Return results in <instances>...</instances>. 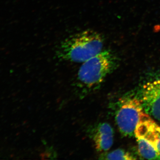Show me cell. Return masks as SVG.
Returning <instances> with one entry per match:
<instances>
[{
	"mask_svg": "<svg viewBox=\"0 0 160 160\" xmlns=\"http://www.w3.org/2000/svg\"><path fill=\"white\" fill-rule=\"evenodd\" d=\"M102 36L87 30L68 38L60 44L56 54L63 61L83 63L99 54L102 49Z\"/></svg>",
	"mask_w": 160,
	"mask_h": 160,
	"instance_id": "6da1fadb",
	"label": "cell"
},
{
	"mask_svg": "<svg viewBox=\"0 0 160 160\" xmlns=\"http://www.w3.org/2000/svg\"><path fill=\"white\" fill-rule=\"evenodd\" d=\"M116 58L110 50H104L83 63L77 75L79 87L91 91L99 86L114 68Z\"/></svg>",
	"mask_w": 160,
	"mask_h": 160,
	"instance_id": "7a4b0ae2",
	"label": "cell"
},
{
	"mask_svg": "<svg viewBox=\"0 0 160 160\" xmlns=\"http://www.w3.org/2000/svg\"><path fill=\"white\" fill-rule=\"evenodd\" d=\"M121 103L116 114V122L122 134L132 136L138 123L149 114L145 112L141 100L136 98H127Z\"/></svg>",
	"mask_w": 160,
	"mask_h": 160,
	"instance_id": "3957f363",
	"label": "cell"
},
{
	"mask_svg": "<svg viewBox=\"0 0 160 160\" xmlns=\"http://www.w3.org/2000/svg\"><path fill=\"white\" fill-rule=\"evenodd\" d=\"M141 101L146 113L160 121V79L150 81L144 85Z\"/></svg>",
	"mask_w": 160,
	"mask_h": 160,
	"instance_id": "277c9868",
	"label": "cell"
},
{
	"mask_svg": "<svg viewBox=\"0 0 160 160\" xmlns=\"http://www.w3.org/2000/svg\"><path fill=\"white\" fill-rule=\"evenodd\" d=\"M88 132L98 151L105 152L111 148L114 132L109 123H100L92 126L88 129Z\"/></svg>",
	"mask_w": 160,
	"mask_h": 160,
	"instance_id": "5b68a950",
	"label": "cell"
},
{
	"mask_svg": "<svg viewBox=\"0 0 160 160\" xmlns=\"http://www.w3.org/2000/svg\"><path fill=\"white\" fill-rule=\"evenodd\" d=\"M134 135L136 138H142L148 141L160 154V126L149 115L138 123Z\"/></svg>",
	"mask_w": 160,
	"mask_h": 160,
	"instance_id": "8992f818",
	"label": "cell"
},
{
	"mask_svg": "<svg viewBox=\"0 0 160 160\" xmlns=\"http://www.w3.org/2000/svg\"><path fill=\"white\" fill-rule=\"evenodd\" d=\"M139 153L144 158L149 160H160L159 152L148 141L142 138H136Z\"/></svg>",
	"mask_w": 160,
	"mask_h": 160,
	"instance_id": "52a82bcc",
	"label": "cell"
},
{
	"mask_svg": "<svg viewBox=\"0 0 160 160\" xmlns=\"http://www.w3.org/2000/svg\"><path fill=\"white\" fill-rule=\"evenodd\" d=\"M99 159L104 160H132L136 159L137 158L129 152L123 149H117L109 153L101 155Z\"/></svg>",
	"mask_w": 160,
	"mask_h": 160,
	"instance_id": "ba28073f",
	"label": "cell"
}]
</instances>
